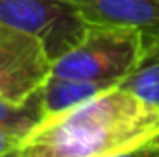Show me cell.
I'll return each instance as SVG.
<instances>
[{
    "instance_id": "1",
    "label": "cell",
    "mask_w": 159,
    "mask_h": 157,
    "mask_svg": "<svg viewBox=\"0 0 159 157\" xmlns=\"http://www.w3.org/2000/svg\"><path fill=\"white\" fill-rule=\"evenodd\" d=\"M159 139V107L111 87L57 115L24 137L19 157H115Z\"/></svg>"
},
{
    "instance_id": "2",
    "label": "cell",
    "mask_w": 159,
    "mask_h": 157,
    "mask_svg": "<svg viewBox=\"0 0 159 157\" xmlns=\"http://www.w3.org/2000/svg\"><path fill=\"white\" fill-rule=\"evenodd\" d=\"M144 44L139 32L122 26L89 24L83 39L52 61L50 72L76 79L120 81L143 57Z\"/></svg>"
},
{
    "instance_id": "3",
    "label": "cell",
    "mask_w": 159,
    "mask_h": 157,
    "mask_svg": "<svg viewBox=\"0 0 159 157\" xmlns=\"http://www.w3.org/2000/svg\"><path fill=\"white\" fill-rule=\"evenodd\" d=\"M0 22L37 39L50 61L74 48L89 28L70 0H0Z\"/></svg>"
},
{
    "instance_id": "4",
    "label": "cell",
    "mask_w": 159,
    "mask_h": 157,
    "mask_svg": "<svg viewBox=\"0 0 159 157\" xmlns=\"http://www.w3.org/2000/svg\"><path fill=\"white\" fill-rule=\"evenodd\" d=\"M87 24L122 26L141 34L144 50L159 44V0H70Z\"/></svg>"
},
{
    "instance_id": "5",
    "label": "cell",
    "mask_w": 159,
    "mask_h": 157,
    "mask_svg": "<svg viewBox=\"0 0 159 157\" xmlns=\"http://www.w3.org/2000/svg\"><path fill=\"white\" fill-rule=\"evenodd\" d=\"M52 61L44 50L0 63V100L26 102L48 78Z\"/></svg>"
},
{
    "instance_id": "6",
    "label": "cell",
    "mask_w": 159,
    "mask_h": 157,
    "mask_svg": "<svg viewBox=\"0 0 159 157\" xmlns=\"http://www.w3.org/2000/svg\"><path fill=\"white\" fill-rule=\"evenodd\" d=\"M117 83L119 81H113V79L94 81V79L65 78L50 72L44 83L41 85V104H43L44 117L72 109L80 104L98 96L100 92L115 87Z\"/></svg>"
},
{
    "instance_id": "7",
    "label": "cell",
    "mask_w": 159,
    "mask_h": 157,
    "mask_svg": "<svg viewBox=\"0 0 159 157\" xmlns=\"http://www.w3.org/2000/svg\"><path fill=\"white\" fill-rule=\"evenodd\" d=\"M139 98L159 107V44L146 48L135 69L117 83Z\"/></svg>"
},
{
    "instance_id": "8",
    "label": "cell",
    "mask_w": 159,
    "mask_h": 157,
    "mask_svg": "<svg viewBox=\"0 0 159 157\" xmlns=\"http://www.w3.org/2000/svg\"><path fill=\"white\" fill-rule=\"evenodd\" d=\"M44 118L41 104V89L32 94L26 102H7L0 100V126L19 129L22 133H30L41 120Z\"/></svg>"
},
{
    "instance_id": "9",
    "label": "cell",
    "mask_w": 159,
    "mask_h": 157,
    "mask_svg": "<svg viewBox=\"0 0 159 157\" xmlns=\"http://www.w3.org/2000/svg\"><path fill=\"white\" fill-rule=\"evenodd\" d=\"M41 50H44V48L37 39H34L22 32H17L13 28H7L0 22V63L19 59V57L35 54Z\"/></svg>"
},
{
    "instance_id": "10",
    "label": "cell",
    "mask_w": 159,
    "mask_h": 157,
    "mask_svg": "<svg viewBox=\"0 0 159 157\" xmlns=\"http://www.w3.org/2000/svg\"><path fill=\"white\" fill-rule=\"evenodd\" d=\"M24 137H26V133H22L19 129L0 126V157H6L17 152L20 148Z\"/></svg>"
},
{
    "instance_id": "11",
    "label": "cell",
    "mask_w": 159,
    "mask_h": 157,
    "mask_svg": "<svg viewBox=\"0 0 159 157\" xmlns=\"http://www.w3.org/2000/svg\"><path fill=\"white\" fill-rule=\"evenodd\" d=\"M115 157H159V139L144 144V146H139L135 150H129L126 154H120Z\"/></svg>"
},
{
    "instance_id": "12",
    "label": "cell",
    "mask_w": 159,
    "mask_h": 157,
    "mask_svg": "<svg viewBox=\"0 0 159 157\" xmlns=\"http://www.w3.org/2000/svg\"><path fill=\"white\" fill-rule=\"evenodd\" d=\"M6 157H19V150H17V152H13V154H9V155H6Z\"/></svg>"
}]
</instances>
